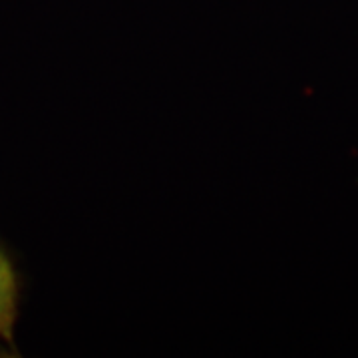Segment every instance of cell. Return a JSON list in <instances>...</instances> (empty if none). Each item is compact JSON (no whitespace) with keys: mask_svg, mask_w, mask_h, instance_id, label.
Segmentation results:
<instances>
[{"mask_svg":"<svg viewBox=\"0 0 358 358\" xmlns=\"http://www.w3.org/2000/svg\"><path fill=\"white\" fill-rule=\"evenodd\" d=\"M16 308V281L8 259L0 253V333L10 336Z\"/></svg>","mask_w":358,"mask_h":358,"instance_id":"cell-1","label":"cell"}]
</instances>
